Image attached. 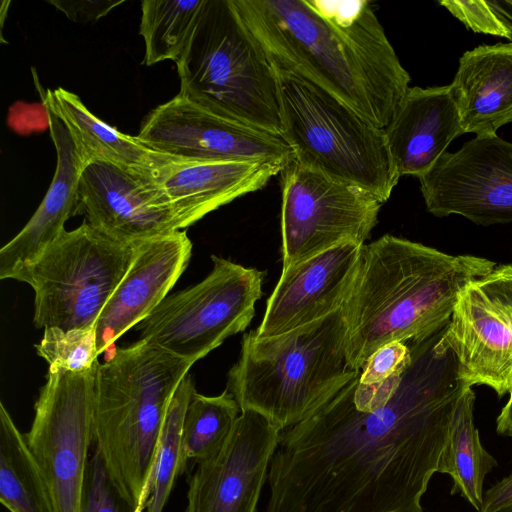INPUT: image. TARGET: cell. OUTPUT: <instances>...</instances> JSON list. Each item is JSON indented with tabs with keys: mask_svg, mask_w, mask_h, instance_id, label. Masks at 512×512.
I'll return each instance as SVG.
<instances>
[{
	"mask_svg": "<svg viewBox=\"0 0 512 512\" xmlns=\"http://www.w3.org/2000/svg\"><path fill=\"white\" fill-rule=\"evenodd\" d=\"M135 244L114 239L85 221L64 230L15 279L34 290L35 326L65 331L95 327L132 262Z\"/></svg>",
	"mask_w": 512,
	"mask_h": 512,
	"instance_id": "8",
	"label": "cell"
},
{
	"mask_svg": "<svg viewBox=\"0 0 512 512\" xmlns=\"http://www.w3.org/2000/svg\"><path fill=\"white\" fill-rule=\"evenodd\" d=\"M56 149L51 184L27 224L0 249V278L16 279L57 240L66 221L77 215L78 185L85 167L64 124L46 110Z\"/></svg>",
	"mask_w": 512,
	"mask_h": 512,
	"instance_id": "21",
	"label": "cell"
},
{
	"mask_svg": "<svg viewBox=\"0 0 512 512\" xmlns=\"http://www.w3.org/2000/svg\"><path fill=\"white\" fill-rule=\"evenodd\" d=\"M192 242L185 230L135 244L132 262L95 324L98 353L147 317L186 269Z\"/></svg>",
	"mask_w": 512,
	"mask_h": 512,
	"instance_id": "18",
	"label": "cell"
},
{
	"mask_svg": "<svg viewBox=\"0 0 512 512\" xmlns=\"http://www.w3.org/2000/svg\"><path fill=\"white\" fill-rule=\"evenodd\" d=\"M478 282L486 290L512 304V264L496 266Z\"/></svg>",
	"mask_w": 512,
	"mask_h": 512,
	"instance_id": "34",
	"label": "cell"
},
{
	"mask_svg": "<svg viewBox=\"0 0 512 512\" xmlns=\"http://www.w3.org/2000/svg\"><path fill=\"white\" fill-rule=\"evenodd\" d=\"M133 512L111 482L99 453L89 460L81 512Z\"/></svg>",
	"mask_w": 512,
	"mask_h": 512,
	"instance_id": "31",
	"label": "cell"
},
{
	"mask_svg": "<svg viewBox=\"0 0 512 512\" xmlns=\"http://www.w3.org/2000/svg\"><path fill=\"white\" fill-rule=\"evenodd\" d=\"M444 338L454 352L460 378L486 385L498 397L512 391V304L478 280L459 295Z\"/></svg>",
	"mask_w": 512,
	"mask_h": 512,
	"instance_id": "16",
	"label": "cell"
},
{
	"mask_svg": "<svg viewBox=\"0 0 512 512\" xmlns=\"http://www.w3.org/2000/svg\"><path fill=\"white\" fill-rule=\"evenodd\" d=\"M211 259L213 268L202 281L168 295L135 326L141 340L194 364L248 327L266 273Z\"/></svg>",
	"mask_w": 512,
	"mask_h": 512,
	"instance_id": "9",
	"label": "cell"
},
{
	"mask_svg": "<svg viewBox=\"0 0 512 512\" xmlns=\"http://www.w3.org/2000/svg\"><path fill=\"white\" fill-rule=\"evenodd\" d=\"M363 246L339 245L282 268L254 335L259 339L279 336L340 310L355 279Z\"/></svg>",
	"mask_w": 512,
	"mask_h": 512,
	"instance_id": "15",
	"label": "cell"
},
{
	"mask_svg": "<svg viewBox=\"0 0 512 512\" xmlns=\"http://www.w3.org/2000/svg\"><path fill=\"white\" fill-rule=\"evenodd\" d=\"M233 2L275 65L387 127L410 88V75L369 1Z\"/></svg>",
	"mask_w": 512,
	"mask_h": 512,
	"instance_id": "2",
	"label": "cell"
},
{
	"mask_svg": "<svg viewBox=\"0 0 512 512\" xmlns=\"http://www.w3.org/2000/svg\"><path fill=\"white\" fill-rule=\"evenodd\" d=\"M196 392L188 373L168 405L158 441L146 512H163L177 477L185 471L182 463V431L187 406Z\"/></svg>",
	"mask_w": 512,
	"mask_h": 512,
	"instance_id": "28",
	"label": "cell"
},
{
	"mask_svg": "<svg viewBox=\"0 0 512 512\" xmlns=\"http://www.w3.org/2000/svg\"><path fill=\"white\" fill-rule=\"evenodd\" d=\"M280 432L261 414L242 411L223 449L189 475L186 512H257Z\"/></svg>",
	"mask_w": 512,
	"mask_h": 512,
	"instance_id": "14",
	"label": "cell"
},
{
	"mask_svg": "<svg viewBox=\"0 0 512 512\" xmlns=\"http://www.w3.org/2000/svg\"><path fill=\"white\" fill-rule=\"evenodd\" d=\"M410 360L411 350L407 342H389L368 358L359 374V382L362 384L382 382L393 375L402 373Z\"/></svg>",
	"mask_w": 512,
	"mask_h": 512,
	"instance_id": "32",
	"label": "cell"
},
{
	"mask_svg": "<svg viewBox=\"0 0 512 512\" xmlns=\"http://www.w3.org/2000/svg\"><path fill=\"white\" fill-rule=\"evenodd\" d=\"M496 432L501 436L512 438V391L496 418Z\"/></svg>",
	"mask_w": 512,
	"mask_h": 512,
	"instance_id": "36",
	"label": "cell"
},
{
	"mask_svg": "<svg viewBox=\"0 0 512 512\" xmlns=\"http://www.w3.org/2000/svg\"><path fill=\"white\" fill-rule=\"evenodd\" d=\"M411 360L385 399L351 382L306 420L280 432L263 512H423L464 392L444 327L407 342Z\"/></svg>",
	"mask_w": 512,
	"mask_h": 512,
	"instance_id": "1",
	"label": "cell"
},
{
	"mask_svg": "<svg viewBox=\"0 0 512 512\" xmlns=\"http://www.w3.org/2000/svg\"><path fill=\"white\" fill-rule=\"evenodd\" d=\"M500 512H512V504L502 509Z\"/></svg>",
	"mask_w": 512,
	"mask_h": 512,
	"instance_id": "37",
	"label": "cell"
},
{
	"mask_svg": "<svg viewBox=\"0 0 512 512\" xmlns=\"http://www.w3.org/2000/svg\"><path fill=\"white\" fill-rule=\"evenodd\" d=\"M512 504V473L491 486L484 494L480 512H500Z\"/></svg>",
	"mask_w": 512,
	"mask_h": 512,
	"instance_id": "35",
	"label": "cell"
},
{
	"mask_svg": "<svg viewBox=\"0 0 512 512\" xmlns=\"http://www.w3.org/2000/svg\"><path fill=\"white\" fill-rule=\"evenodd\" d=\"M474 402L475 392L469 387L454 411L437 472L451 477V494H459L480 512L485 477L498 463L481 443L474 424Z\"/></svg>",
	"mask_w": 512,
	"mask_h": 512,
	"instance_id": "24",
	"label": "cell"
},
{
	"mask_svg": "<svg viewBox=\"0 0 512 512\" xmlns=\"http://www.w3.org/2000/svg\"><path fill=\"white\" fill-rule=\"evenodd\" d=\"M179 94L224 118L281 137L273 62L233 0H205L179 62Z\"/></svg>",
	"mask_w": 512,
	"mask_h": 512,
	"instance_id": "6",
	"label": "cell"
},
{
	"mask_svg": "<svg viewBox=\"0 0 512 512\" xmlns=\"http://www.w3.org/2000/svg\"><path fill=\"white\" fill-rule=\"evenodd\" d=\"M192 365L141 339L98 364L93 443L111 482L132 511L150 495L165 414Z\"/></svg>",
	"mask_w": 512,
	"mask_h": 512,
	"instance_id": "4",
	"label": "cell"
},
{
	"mask_svg": "<svg viewBox=\"0 0 512 512\" xmlns=\"http://www.w3.org/2000/svg\"><path fill=\"white\" fill-rule=\"evenodd\" d=\"M346 335L341 309L279 336L246 333L226 389L241 412H257L281 431L293 427L360 374L349 365Z\"/></svg>",
	"mask_w": 512,
	"mask_h": 512,
	"instance_id": "5",
	"label": "cell"
},
{
	"mask_svg": "<svg viewBox=\"0 0 512 512\" xmlns=\"http://www.w3.org/2000/svg\"><path fill=\"white\" fill-rule=\"evenodd\" d=\"M496 266L487 258L450 255L388 234L364 244L341 308L351 368L361 372L389 342L422 341L440 331L461 292Z\"/></svg>",
	"mask_w": 512,
	"mask_h": 512,
	"instance_id": "3",
	"label": "cell"
},
{
	"mask_svg": "<svg viewBox=\"0 0 512 512\" xmlns=\"http://www.w3.org/2000/svg\"><path fill=\"white\" fill-rule=\"evenodd\" d=\"M77 214L127 243L180 230L154 180L100 162L86 165L81 172Z\"/></svg>",
	"mask_w": 512,
	"mask_h": 512,
	"instance_id": "17",
	"label": "cell"
},
{
	"mask_svg": "<svg viewBox=\"0 0 512 512\" xmlns=\"http://www.w3.org/2000/svg\"><path fill=\"white\" fill-rule=\"evenodd\" d=\"M274 65L281 138L294 160L385 203L400 175L385 130L311 81Z\"/></svg>",
	"mask_w": 512,
	"mask_h": 512,
	"instance_id": "7",
	"label": "cell"
},
{
	"mask_svg": "<svg viewBox=\"0 0 512 512\" xmlns=\"http://www.w3.org/2000/svg\"><path fill=\"white\" fill-rule=\"evenodd\" d=\"M440 4L473 32L504 37L512 44V0H444Z\"/></svg>",
	"mask_w": 512,
	"mask_h": 512,
	"instance_id": "30",
	"label": "cell"
},
{
	"mask_svg": "<svg viewBox=\"0 0 512 512\" xmlns=\"http://www.w3.org/2000/svg\"><path fill=\"white\" fill-rule=\"evenodd\" d=\"M0 502L10 512H55L25 435L3 402H0Z\"/></svg>",
	"mask_w": 512,
	"mask_h": 512,
	"instance_id": "25",
	"label": "cell"
},
{
	"mask_svg": "<svg viewBox=\"0 0 512 512\" xmlns=\"http://www.w3.org/2000/svg\"><path fill=\"white\" fill-rule=\"evenodd\" d=\"M285 165L271 161L218 162L175 157L154 181L180 230L238 197L262 189Z\"/></svg>",
	"mask_w": 512,
	"mask_h": 512,
	"instance_id": "19",
	"label": "cell"
},
{
	"mask_svg": "<svg viewBox=\"0 0 512 512\" xmlns=\"http://www.w3.org/2000/svg\"><path fill=\"white\" fill-rule=\"evenodd\" d=\"M35 347L49 368L83 372L98 363L95 327L68 331L58 327L45 328Z\"/></svg>",
	"mask_w": 512,
	"mask_h": 512,
	"instance_id": "29",
	"label": "cell"
},
{
	"mask_svg": "<svg viewBox=\"0 0 512 512\" xmlns=\"http://www.w3.org/2000/svg\"><path fill=\"white\" fill-rule=\"evenodd\" d=\"M205 0H144L139 33L147 66L181 59L198 23Z\"/></svg>",
	"mask_w": 512,
	"mask_h": 512,
	"instance_id": "26",
	"label": "cell"
},
{
	"mask_svg": "<svg viewBox=\"0 0 512 512\" xmlns=\"http://www.w3.org/2000/svg\"><path fill=\"white\" fill-rule=\"evenodd\" d=\"M136 137L158 153L189 160L287 166L294 158L281 137L224 118L179 93L150 112Z\"/></svg>",
	"mask_w": 512,
	"mask_h": 512,
	"instance_id": "13",
	"label": "cell"
},
{
	"mask_svg": "<svg viewBox=\"0 0 512 512\" xmlns=\"http://www.w3.org/2000/svg\"><path fill=\"white\" fill-rule=\"evenodd\" d=\"M450 85L464 134H497L512 122V44L480 45L464 52Z\"/></svg>",
	"mask_w": 512,
	"mask_h": 512,
	"instance_id": "22",
	"label": "cell"
},
{
	"mask_svg": "<svg viewBox=\"0 0 512 512\" xmlns=\"http://www.w3.org/2000/svg\"><path fill=\"white\" fill-rule=\"evenodd\" d=\"M282 176V266L347 243L365 244L382 202L368 191L293 160Z\"/></svg>",
	"mask_w": 512,
	"mask_h": 512,
	"instance_id": "11",
	"label": "cell"
},
{
	"mask_svg": "<svg viewBox=\"0 0 512 512\" xmlns=\"http://www.w3.org/2000/svg\"><path fill=\"white\" fill-rule=\"evenodd\" d=\"M99 362L83 372L48 368L25 433L55 512H81L93 443L94 382Z\"/></svg>",
	"mask_w": 512,
	"mask_h": 512,
	"instance_id": "10",
	"label": "cell"
},
{
	"mask_svg": "<svg viewBox=\"0 0 512 512\" xmlns=\"http://www.w3.org/2000/svg\"><path fill=\"white\" fill-rule=\"evenodd\" d=\"M418 179L434 216L460 215L483 226L512 223V142L497 134L446 152Z\"/></svg>",
	"mask_w": 512,
	"mask_h": 512,
	"instance_id": "12",
	"label": "cell"
},
{
	"mask_svg": "<svg viewBox=\"0 0 512 512\" xmlns=\"http://www.w3.org/2000/svg\"><path fill=\"white\" fill-rule=\"evenodd\" d=\"M384 130L400 177L425 174L464 134L451 85L410 87Z\"/></svg>",
	"mask_w": 512,
	"mask_h": 512,
	"instance_id": "20",
	"label": "cell"
},
{
	"mask_svg": "<svg viewBox=\"0 0 512 512\" xmlns=\"http://www.w3.org/2000/svg\"><path fill=\"white\" fill-rule=\"evenodd\" d=\"M240 414L237 401L227 389L217 396L195 392L183 422L184 469L190 461L198 464L216 456L227 443Z\"/></svg>",
	"mask_w": 512,
	"mask_h": 512,
	"instance_id": "27",
	"label": "cell"
},
{
	"mask_svg": "<svg viewBox=\"0 0 512 512\" xmlns=\"http://www.w3.org/2000/svg\"><path fill=\"white\" fill-rule=\"evenodd\" d=\"M43 104L64 124L85 166L106 163L154 180L159 170L175 158L158 153L136 136L108 125L79 96L64 88L48 89Z\"/></svg>",
	"mask_w": 512,
	"mask_h": 512,
	"instance_id": "23",
	"label": "cell"
},
{
	"mask_svg": "<svg viewBox=\"0 0 512 512\" xmlns=\"http://www.w3.org/2000/svg\"><path fill=\"white\" fill-rule=\"evenodd\" d=\"M123 1H49L75 22L97 21Z\"/></svg>",
	"mask_w": 512,
	"mask_h": 512,
	"instance_id": "33",
	"label": "cell"
}]
</instances>
